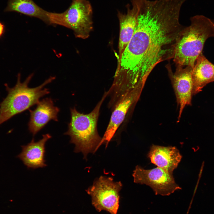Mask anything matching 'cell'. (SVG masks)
Instances as JSON below:
<instances>
[{"instance_id": "6da1fadb", "label": "cell", "mask_w": 214, "mask_h": 214, "mask_svg": "<svg viewBox=\"0 0 214 214\" xmlns=\"http://www.w3.org/2000/svg\"><path fill=\"white\" fill-rule=\"evenodd\" d=\"M138 12L133 36L120 58L114 82L125 89L144 86L159 63L173 59L184 27L179 17L178 0H136Z\"/></svg>"}, {"instance_id": "7a4b0ae2", "label": "cell", "mask_w": 214, "mask_h": 214, "mask_svg": "<svg viewBox=\"0 0 214 214\" xmlns=\"http://www.w3.org/2000/svg\"><path fill=\"white\" fill-rule=\"evenodd\" d=\"M191 25L184 28L178 39L173 58L176 67L193 68L204 43L214 37V23L202 15L191 18Z\"/></svg>"}, {"instance_id": "3957f363", "label": "cell", "mask_w": 214, "mask_h": 214, "mask_svg": "<svg viewBox=\"0 0 214 214\" xmlns=\"http://www.w3.org/2000/svg\"><path fill=\"white\" fill-rule=\"evenodd\" d=\"M108 95L105 92L93 110L88 114L80 113L75 107L71 108V119L68 130L64 133L70 136V142L75 145L74 152H81L86 160L87 155L95 153L101 145L97 125L101 106Z\"/></svg>"}, {"instance_id": "277c9868", "label": "cell", "mask_w": 214, "mask_h": 214, "mask_svg": "<svg viewBox=\"0 0 214 214\" xmlns=\"http://www.w3.org/2000/svg\"><path fill=\"white\" fill-rule=\"evenodd\" d=\"M33 73L30 74L23 82H21V74L18 73L16 84L12 88L5 84L8 94L0 104V125L13 116L28 109L37 104L41 97L50 93L48 89L43 88L55 79L50 76L41 85L30 88L28 84Z\"/></svg>"}, {"instance_id": "5b68a950", "label": "cell", "mask_w": 214, "mask_h": 214, "mask_svg": "<svg viewBox=\"0 0 214 214\" xmlns=\"http://www.w3.org/2000/svg\"><path fill=\"white\" fill-rule=\"evenodd\" d=\"M92 9L87 0H73L62 13L48 12L50 25H56L72 30L76 37L85 39L93 28Z\"/></svg>"}, {"instance_id": "8992f818", "label": "cell", "mask_w": 214, "mask_h": 214, "mask_svg": "<svg viewBox=\"0 0 214 214\" xmlns=\"http://www.w3.org/2000/svg\"><path fill=\"white\" fill-rule=\"evenodd\" d=\"M122 184L115 181L112 177L101 176L86 190L92 199V203L98 212L106 211L111 214H117L119 207V192Z\"/></svg>"}, {"instance_id": "52a82bcc", "label": "cell", "mask_w": 214, "mask_h": 214, "mask_svg": "<svg viewBox=\"0 0 214 214\" xmlns=\"http://www.w3.org/2000/svg\"><path fill=\"white\" fill-rule=\"evenodd\" d=\"M132 175L135 183L149 186L156 195L168 196L181 189L175 182L172 173L158 167L145 169L137 165Z\"/></svg>"}, {"instance_id": "ba28073f", "label": "cell", "mask_w": 214, "mask_h": 214, "mask_svg": "<svg viewBox=\"0 0 214 214\" xmlns=\"http://www.w3.org/2000/svg\"><path fill=\"white\" fill-rule=\"evenodd\" d=\"M170 63L166 66L179 106L178 121L185 107L191 105L193 95V82L192 72L193 68L190 66L176 67L173 73Z\"/></svg>"}, {"instance_id": "9c48e42d", "label": "cell", "mask_w": 214, "mask_h": 214, "mask_svg": "<svg viewBox=\"0 0 214 214\" xmlns=\"http://www.w3.org/2000/svg\"><path fill=\"white\" fill-rule=\"evenodd\" d=\"M143 87L138 86L126 93L113 110L109 123L102 138L101 145L106 148L125 119L128 111L138 100Z\"/></svg>"}, {"instance_id": "30bf717a", "label": "cell", "mask_w": 214, "mask_h": 214, "mask_svg": "<svg viewBox=\"0 0 214 214\" xmlns=\"http://www.w3.org/2000/svg\"><path fill=\"white\" fill-rule=\"evenodd\" d=\"M59 109L54 106L51 98H46L38 103L33 110H29L30 120L28 129L33 136L41 130L51 120L58 121Z\"/></svg>"}, {"instance_id": "8fae6325", "label": "cell", "mask_w": 214, "mask_h": 214, "mask_svg": "<svg viewBox=\"0 0 214 214\" xmlns=\"http://www.w3.org/2000/svg\"><path fill=\"white\" fill-rule=\"evenodd\" d=\"M42 136V139L37 142H35L33 138L27 145L21 146L22 151L17 157L28 169H34L47 166L45 159V144L51 136L47 133L43 135Z\"/></svg>"}, {"instance_id": "7c38bea8", "label": "cell", "mask_w": 214, "mask_h": 214, "mask_svg": "<svg viewBox=\"0 0 214 214\" xmlns=\"http://www.w3.org/2000/svg\"><path fill=\"white\" fill-rule=\"evenodd\" d=\"M131 7H127V12L123 13L119 11L117 17L120 26L117 60L120 57L133 34L136 25L138 5L136 0H131Z\"/></svg>"}, {"instance_id": "4fadbf2b", "label": "cell", "mask_w": 214, "mask_h": 214, "mask_svg": "<svg viewBox=\"0 0 214 214\" xmlns=\"http://www.w3.org/2000/svg\"><path fill=\"white\" fill-rule=\"evenodd\" d=\"M151 162L172 173L181 160L182 156L175 147H164L152 144L147 154Z\"/></svg>"}, {"instance_id": "5bb4252c", "label": "cell", "mask_w": 214, "mask_h": 214, "mask_svg": "<svg viewBox=\"0 0 214 214\" xmlns=\"http://www.w3.org/2000/svg\"><path fill=\"white\" fill-rule=\"evenodd\" d=\"M193 95L201 91L207 84L214 81V64L201 53L197 58L192 72Z\"/></svg>"}, {"instance_id": "9a60e30c", "label": "cell", "mask_w": 214, "mask_h": 214, "mask_svg": "<svg viewBox=\"0 0 214 214\" xmlns=\"http://www.w3.org/2000/svg\"><path fill=\"white\" fill-rule=\"evenodd\" d=\"M5 12H15L38 18L50 25L48 12L43 9L33 0H9Z\"/></svg>"}, {"instance_id": "2e32d148", "label": "cell", "mask_w": 214, "mask_h": 214, "mask_svg": "<svg viewBox=\"0 0 214 214\" xmlns=\"http://www.w3.org/2000/svg\"><path fill=\"white\" fill-rule=\"evenodd\" d=\"M5 32V26L2 23L0 22V38L3 35Z\"/></svg>"}]
</instances>
